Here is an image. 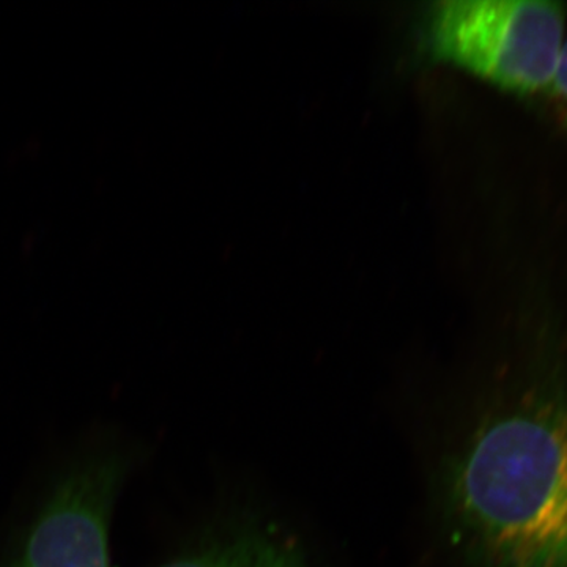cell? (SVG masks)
<instances>
[{"label": "cell", "instance_id": "obj_1", "mask_svg": "<svg viewBox=\"0 0 567 567\" xmlns=\"http://www.w3.org/2000/svg\"><path fill=\"white\" fill-rule=\"evenodd\" d=\"M440 492L465 567H567V374L543 369L488 406Z\"/></svg>", "mask_w": 567, "mask_h": 567}, {"label": "cell", "instance_id": "obj_5", "mask_svg": "<svg viewBox=\"0 0 567 567\" xmlns=\"http://www.w3.org/2000/svg\"><path fill=\"white\" fill-rule=\"evenodd\" d=\"M548 95L555 102V106L561 115L563 121L567 125V39L563 44L561 54H559L557 69H555L554 78H551Z\"/></svg>", "mask_w": 567, "mask_h": 567}, {"label": "cell", "instance_id": "obj_4", "mask_svg": "<svg viewBox=\"0 0 567 567\" xmlns=\"http://www.w3.org/2000/svg\"><path fill=\"white\" fill-rule=\"evenodd\" d=\"M158 567H312L303 551L270 529L248 527L215 536Z\"/></svg>", "mask_w": 567, "mask_h": 567}, {"label": "cell", "instance_id": "obj_2", "mask_svg": "<svg viewBox=\"0 0 567 567\" xmlns=\"http://www.w3.org/2000/svg\"><path fill=\"white\" fill-rule=\"evenodd\" d=\"M565 31L558 2L440 0L425 13L423 39L436 61L527 96L550 87Z\"/></svg>", "mask_w": 567, "mask_h": 567}, {"label": "cell", "instance_id": "obj_3", "mask_svg": "<svg viewBox=\"0 0 567 567\" xmlns=\"http://www.w3.org/2000/svg\"><path fill=\"white\" fill-rule=\"evenodd\" d=\"M123 472L115 456L70 470L7 567H112L110 529Z\"/></svg>", "mask_w": 567, "mask_h": 567}]
</instances>
